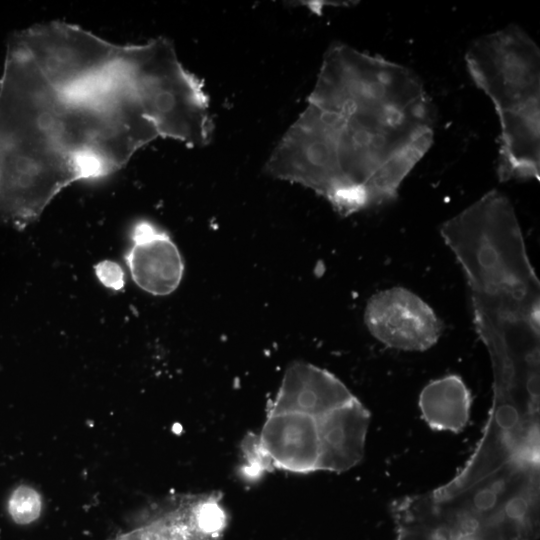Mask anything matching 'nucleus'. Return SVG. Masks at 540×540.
Instances as JSON below:
<instances>
[{
	"mask_svg": "<svg viewBox=\"0 0 540 540\" xmlns=\"http://www.w3.org/2000/svg\"><path fill=\"white\" fill-rule=\"evenodd\" d=\"M307 103L265 170L313 190L344 216L394 200L433 142L420 79L347 44L328 48Z\"/></svg>",
	"mask_w": 540,
	"mask_h": 540,
	"instance_id": "1",
	"label": "nucleus"
},
{
	"mask_svg": "<svg viewBox=\"0 0 540 540\" xmlns=\"http://www.w3.org/2000/svg\"><path fill=\"white\" fill-rule=\"evenodd\" d=\"M465 60L475 84L494 103L501 135V182L540 179V53L515 25L484 35Z\"/></svg>",
	"mask_w": 540,
	"mask_h": 540,
	"instance_id": "2",
	"label": "nucleus"
},
{
	"mask_svg": "<svg viewBox=\"0 0 540 540\" xmlns=\"http://www.w3.org/2000/svg\"><path fill=\"white\" fill-rule=\"evenodd\" d=\"M241 450L242 471L251 478L274 470L316 472L319 462L316 418L294 412L266 413L260 431L248 434Z\"/></svg>",
	"mask_w": 540,
	"mask_h": 540,
	"instance_id": "3",
	"label": "nucleus"
},
{
	"mask_svg": "<svg viewBox=\"0 0 540 540\" xmlns=\"http://www.w3.org/2000/svg\"><path fill=\"white\" fill-rule=\"evenodd\" d=\"M227 526L219 492L179 493L144 507L115 540H223Z\"/></svg>",
	"mask_w": 540,
	"mask_h": 540,
	"instance_id": "4",
	"label": "nucleus"
},
{
	"mask_svg": "<svg viewBox=\"0 0 540 540\" xmlns=\"http://www.w3.org/2000/svg\"><path fill=\"white\" fill-rule=\"evenodd\" d=\"M364 321L374 338L403 351H425L438 341L442 332V324L433 309L403 287L374 294L367 302Z\"/></svg>",
	"mask_w": 540,
	"mask_h": 540,
	"instance_id": "5",
	"label": "nucleus"
},
{
	"mask_svg": "<svg viewBox=\"0 0 540 540\" xmlns=\"http://www.w3.org/2000/svg\"><path fill=\"white\" fill-rule=\"evenodd\" d=\"M130 239L124 259L134 283L154 296L173 293L182 281L184 261L171 237L155 224L140 220L133 225Z\"/></svg>",
	"mask_w": 540,
	"mask_h": 540,
	"instance_id": "6",
	"label": "nucleus"
},
{
	"mask_svg": "<svg viewBox=\"0 0 540 540\" xmlns=\"http://www.w3.org/2000/svg\"><path fill=\"white\" fill-rule=\"evenodd\" d=\"M355 396L331 372L306 362H294L285 371L267 413L294 412L317 418Z\"/></svg>",
	"mask_w": 540,
	"mask_h": 540,
	"instance_id": "7",
	"label": "nucleus"
},
{
	"mask_svg": "<svg viewBox=\"0 0 540 540\" xmlns=\"http://www.w3.org/2000/svg\"><path fill=\"white\" fill-rule=\"evenodd\" d=\"M318 471L344 472L362 460L370 423L367 408L354 397L316 418Z\"/></svg>",
	"mask_w": 540,
	"mask_h": 540,
	"instance_id": "8",
	"label": "nucleus"
},
{
	"mask_svg": "<svg viewBox=\"0 0 540 540\" xmlns=\"http://www.w3.org/2000/svg\"><path fill=\"white\" fill-rule=\"evenodd\" d=\"M472 395L455 374L430 381L419 395L422 418L430 428L458 433L470 419Z\"/></svg>",
	"mask_w": 540,
	"mask_h": 540,
	"instance_id": "9",
	"label": "nucleus"
},
{
	"mask_svg": "<svg viewBox=\"0 0 540 540\" xmlns=\"http://www.w3.org/2000/svg\"><path fill=\"white\" fill-rule=\"evenodd\" d=\"M42 509L41 494L34 487L26 484L14 488L7 501L9 516L19 525L35 522L40 517Z\"/></svg>",
	"mask_w": 540,
	"mask_h": 540,
	"instance_id": "10",
	"label": "nucleus"
},
{
	"mask_svg": "<svg viewBox=\"0 0 540 540\" xmlns=\"http://www.w3.org/2000/svg\"><path fill=\"white\" fill-rule=\"evenodd\" d=\"M96 274L107 287L118 290L123 286V271L118 264L112 261L99 263L96 266Z\"/></svg>",
	"mask_w": 540,
	"mask_h": 540,
	"instance_id": "11",
	"label": "nucleus"
}]
</instances>
